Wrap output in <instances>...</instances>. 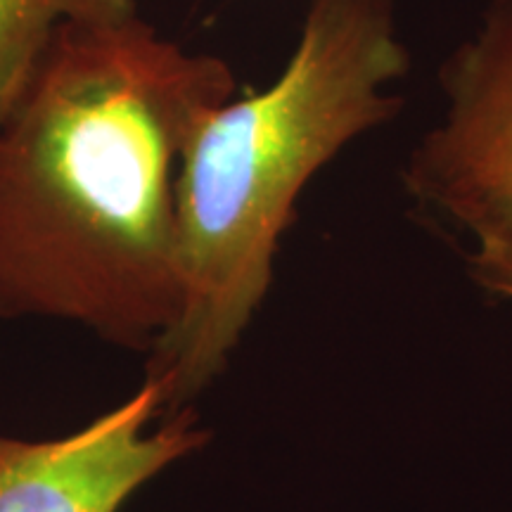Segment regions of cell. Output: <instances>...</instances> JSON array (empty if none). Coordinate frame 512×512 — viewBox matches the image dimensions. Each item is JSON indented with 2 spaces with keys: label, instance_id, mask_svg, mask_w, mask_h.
<instances>
[{
  "label": "cell",
  "instance_id": "3",
  "mask_svg": "<svg viewBox=\"0 0 512 512\" xmlns=\"http://www.w3.org/2000/svg\"><path fill=\"white\" fill-rule=\"evenodd\" d=\"M437 83L441 114L408 152L403 190L470 240H512V0L484 5Z\"/></svg>",
  "mask_w": 512,
  "mask_h": 512
},
{
  "label": "cell",
  "instance_id": "1",
  "mask_svg": "<svg viewBox=\"0 0 512 512\" xmlns=\"http://www.w3.org/2000/svg\"><path fill=\"white\" fill-rule=\"evenodd\" d=\"M233 67L143 17L62 24L0 119V320L152 354L183 309L176 176Z\"/></svg>",
  "mask_w": 512,
  "mask_h": 512
},
{
  "label": "cell",
  "instance_id": "5",
  "mask_svg": "<svg viewBox=\"0 0 512 512\" xmlns=\"http://www.w3.org/2000/svg\"><path fill=\"white\" fill-rule=\"evenodd\" d=\"M138 15V0H0V119L62 24H117Z\"/></svg>",
  "mask_w": 512,
  "mask_h": 512
},
{
  "label": "cell",
  "instance_id": "2",
  "mask_svg": "<svg viewBox=\"0 0 512 512\" xmlns=\"http://www.w3.org/2000/svg\"><path fill=\"white\" fill-rule=\"evenodd\" d=\"M399 0H306L297 43L264 91L235 95L197 128L176 176L183 309L147 356L164 415L226 370L273 285L297 202L356 140L403 114L411 50Z\"/></svg>",
  "mask_w": 512,
  "mask_h": 512
},
{
  "label": "cell",
  "instance_id": "6",
  "mask_svg": "<svg viewBox=\"0 0 512 512\" xmlns=\"http://www.w3.org/2000/svg\"><path fill=\"white\" fill-rule=\"evenodd\" d=\"M467 273L479 290L489 297L512 304V240L482 235L472 238V249L465 256Z\"/></svg>",
  "mask_w": 512,
  "mask_h": 512
},
{
  "label": "cell",
  "instance_id": "4",
  "mask_svg": "<svg viewBox=\"0 0 512 512\" xmlns=\"http://www.w3.org/2000/svg\"><path fill=\"white\" fill-rule=\"evenodd\" d=\"M164 415L152 377L121 406L50 441L0 439V512H119L140 486L207 446L192 408Z\"/></svg>",
  "mask_w": 512,
  "mask_h": 512
}]
</instances>
